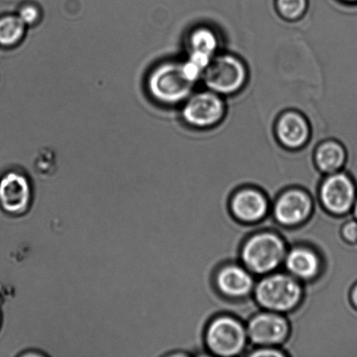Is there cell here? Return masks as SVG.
Here are the masks:
<instances>
[{
	"label": "cell",
	"instance_id": "1",
	"mask_svg": "<svg viewBox=\"0 0 357 357\" xmlns=\"http://www.w3.org/2000/svg\"><path fill=\"white\" fill-rule=\"evenodd\" d=\"M254 292L255 300L266 310L281 314L298 305L303 290L299 280L291 275L271 273L255 286Z\"/></svg>",
	"mask_w": 357,
	"mask_h": 357
},
{
	"label": "cell",
	"instance_id": "2",
	"mask_svg": "<svg viewBox=\"0 0 357 357\" xmlns=\"http://www.w3.org/2000/svg\"><path fill=\"white\" fill-rule=\"evenodd\" d=\"M286 255L284 241L272 232L254 234L246 241L241 254L245 267L257 275L271 274L284 261Z\"/></svg>",
	"mask_w": 357,
	"mask_h": 357
},
{
	"label": "cell",
	"instance_id": "3",
	"mask_svg": "<svg viewBox=\"0 0 357 357\" xmlns=\"http://www.w3.org/2000/svg\"><path fill=\"white\" fill-rule=\"evenodd\" d=\"M195 84L185 75L182 62L169 61L156 66L150 73L148 87L155 100L176 105L192 96Z\"/></svg>",
	"mask_w": 357,
	"mask_h": 357
},
{
	"label": "cell",
	"instance_id": "4",
	"mask_svg": "<svg viewBox=\"0 0 357 357\" xmlns=\"http://www.w3.org/2000/svg\"><path fill=\"white\" fill-rule=\"evenodd\" d=\"M247 78L248 71L243 61L229 54L215 55L202 77L208 90L220 96L237 93L246 84Z\"/></svg>",
	"mask_w": 357,
	"mask_h": 357
},
{
	"label": "cell",
	"instance_id": "5",
	"mask_svg": "<svg viewBox=\"0 0 357 357\" xmlns=\"http://www.w3.org/2000/svg\"><path fill=\"white\" fill-rule=\"evenodd\" d=\"M206 344L210 351L219 356H236L246 347L247 328L236 318L216 317L206 331Z\"/></svg>",
	"mask_w": 357,
	"mask_h": 357
},
{
	"label": "cell",
	"instance_id": "6",
	"mask_svg": "<svg viewBox=\"0 0 357 357\" xmlns=\"http://www.w3.org/2000/svg\"><path fill=\"white\" fill-rule=\"evenodd\" d=\"M33 182L20 170H9L0 176V209L7 215H26L33 206Z\"/></svg>",
	"mask_w": 357,
	"mask_h": 357
},
{
	"label": "cell",
	"instance_id": "7",
	"mask_svg": "<svg viewBox=\"0 0 357 357\" xmlns=\"http://www.w3.org/2000/svg\"><path fill=\"white\" fill-rule=\"evenodd\" d=\"M226 106L220 94L212 91L192 94L185 101L182 118L192 128H209L222 121Z\"/></svg>",
	"mask_w": 357,
	"mask_h": 357
},
{
	"label": "cell",
	"instance_id": "8",
	"mask_svg": "<svg viewBox=\"0 0 357 357\" xmlns=\"http://www.w3.org/2000/svg\"><path fill=\"white\" fill-rule=\"evenodd\" d=\"M357 196V185L349 174L339 172L331 174L320 188L321 204L327 211L342 216L352 212Z\"/></svg>",
	"mask_w": 357,
	"mask_h": 357
},
{
	"label": "cell",
	"instance_id": "9",
	"mask_svg": "<svg viewBox=\"0 0 357 357\" xmlns=\"http://www.w3.org/2000/svg\"><path fill=\"white\" fill-rule=\"evenodd\" d=\"M248 340L260 347H275L282 344L289 337V321L281 314L266 311L255 314L248 321Z\"/></svg>",
	"mask_w": 357,
	"mask_h": 357
},
{
	"label": "cell",
	"instance_id": "10",
	"mask_svg": "<svg viewBox=\"0 0 357 357\" xmlns=\"http://www.w3.org/2000/svg\"><path fill=\"white\" fill-rule=\"evenodd\" d=\"M312 209V199L305 191L290 189L276 201L274 215L281 225L296 226L309 218Z\"/></svg>",
	"mask_w": 357,
	"mask_h": 357
},
{
	"label": "cell",
	"instance_id": "11",
	"mask_svg": "<svg viewBox=\"0 0 357 357\" xmlns=\"http://www.w3.org/2000/svg\"><path fill=\"white\" fill-rule=\"evenodd\" d=\"M275 135L285 148L299 149L309 142L310 126L307 119L298 112H285L276 122Z\"/></svg>",
	"mask_w": 357,
	"mask_h": 357
},
{
	"label": "cell",
	"instance_id": "12",
	"mask_svg": "<svg viewBox=\"0 0 357 357\" xmlns=\"http://www.w3.org/2000/svg\"><path fill=\"white\" fill-rule=\"evenodd\" d=\"M230 206L234 216L241 222L254 223L267 215L268 202L257 189L245 188L233 196Z\"/></svg>",
	"mask_w": 357,
	"mask_h": 357
},
{
	"label": "cell",
	"instance_id": "13",
	"mask_svg": "<svg viewBox=\"0 0 357 357\" xmlns=\"http://www.w3.org/2000/svg\"><path fill=\"white\" fill-rule=\"evenodd\" d=\"M219 291L231 298H243L255 289L252 273L243 266L229 264L220 269L216 275Z\"/></svg>",
	"mask_w": 357,
	"mask_h": 357
},
{
	"label": "cell",
	"instance_id": "14",
	"mask_svg": "<svg viewBox=\"0 0 357 357\" xmlns=\"http://www.w3.org/2000/svg\"><path fill=\"white\" fill-rule=\"evenodd\" d=\"M219 42L215 31L206 26L195 28L188 38L189 61L205 71L216 55Z\"/></svg>",
	"mask_w": 357,
	"mask_h": 357
},
{
	"label": "cell",
	"instance_id": "15",
	"mask_svg": "<svg viewBox=\"0 0 357 357\" xmlns=\"http://www.w3.org/2000/svg\"><path fill=\"white\" fill-rule=\"evenodd\" d=\"M284 262L289 274L299 281L314 278L321 268L318 255L306 247H296L287 252Z\"/></svg>",
	"mask_w": 357,
	"mask_h": 357
},
{
	"label": "cell",
	"instance_id": "16",
	"mask_svg": "<svg viewBox=\"0 0 357 357\" xmlns=\"http://www.w3.org/2000/svg\"><path fill=\"white\" fill-rule=\"evenodd\" d=\"M347 160V152L340 142L330 139L321 143L314 153L318 169L325 174L339 172Z\"/></svg>",
	"mask_w": 357,
	"mask_h": 357
},
{
	"label": "cell",
	"instance_id": "17",
	"mask_svg": "<svg viewBox=\"0 0 357 357\" xmlns=\"http://www.w3.org/2000/svg\"><path fill=\"white\" fill-rule=\"evenodd\" d=\"M26 24L19 15H8L0 19V45L10 47L22 40Z\"/></svg>",
	"mask_w": 357,
	"mask_h": 357
},
{
	"label": "cell",
	"instance_id": "18",
	"mask_svg": "<svg viewBox=\"0 0 357 357\" xmlns=\"http://www.w3.org/2000/svg\"><path fill=\"white\" fill-rule=\"evenodd\" d=\"M307 3V0H275V6L283 19L296 20L306 13Z\"/></svg>",
	"mask_w": 357,
	"mask_h": 357
},
{
	"label": "cell",
	"instance_id": "19",
	"mask_svg": "<svg viewBox=\"0 0 357 357\" xmlns=\"http://www.w3.org/2000/svg\"><path fill=\"white\" fill-rule=\"evenodd\" d=\"M342 239L349 245L357 244V220L352 219L346 222L342 227Z\"/></svg>",
	"mask_w": 357,
	"mask_h": 357
},
{
	"label": "cell",
	"instance_id": "20",
	"mask_svg": "<svg viewBox=\"0 0 357 357\" xmlns=\"http://www.w3.org/2000/svg\"><path fill=\"white\" fill-rule=\"evenodd\" d=\"M17 15L26 26H31L40 19V13L36 6L29 5L22 7Z\"/></svg>",
	"mask_w": 357,
	"mask_h": 357
},
{
	"label": "cell",
	"instance_id": "21",
	"mask_svg": "<svg viewBox=\"0 0 357 357\" xmlns=\"http://www.w3.org/2000/svg\"><path fill=\"white\" fill-rule=\"evenodd\" d=\"M250 356H283L284 353L279 351L274 347H261L257 351L251 353Z\"/></svg>",
	"mask_w": 357,
	"mask_h": 357
},
{
	"label": "cell",
	"instance_id": "22",
	"mask_svg": "<svg viewBox=\"0 0 357 357\" xmlns=\"http://www.w3.org/2000/svg\"><path fill=\"white\" fill-rule=\"evenodd\" d=\"M349 301L353 307L357 311V282L352 286L349 293Z\"/></svg>",
	"mask_w": 357,
	"mask_h": 357
},
{
	"label": "cell",
	"instance_id": "23",
	"mask_svg": "<svg viewBox=\"0 0 357 357\" xmlns=\"http://www.w3.org/2000/svg\"><path fill=\"white\" fill-rule=\"evenodd\" d=\"M21 356H47L45 353L41 352L40 351H33V349H30V351H26L20 354Z\"/></svg>",
	"mask_w": 357,
	"mask_h": 357
},
{
	"label": "cell",
	"instance_id": "24",
	"mask_svg": "<svg viewBox=\"0 0 357 357\" xmlns=\"http://www.w3.org/2000/svg\"><path fill=\"white\" fill-rule=\"evenodd\" d=\"M352 213H353V215H354V218L357 220V196H356L354 206H353Z\"/></svg>",
	"mask_w": 357,
	"mask_h": 357
},
{
	"label": "cell",
	"instance_id": "25",
	"mask_svg": "<svg viewBox=\"0 0 357 357\" xmlns=\"http://www.w3.org/2000/svg\"><path fill=\"white\" fill-rule=\"evenodd\" d=\"M2 324H3V316H2L1 310H0V330H1Z\"/></svg>",
	"mask_w": 357,
	"mask_h": 357
},
{
	"label": "cell",
	"instance_id": "26",
	"mask_svg": "<svg viewBox=\"0 0 357 357\" xmlns=\"http://www.w3.org/2000/svg\"><path fill=\"white\" fill-rule=\"evenodd\" d=\"M342 1H344L345 3H357V0H342Z\"/></svg>",
	"mask_w": 357,
	"mask_h": 357
}]
</instances>
